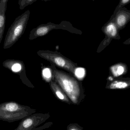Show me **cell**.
<instances>
[{
  "label": "cell",
  "instance_id": "cell-9",
  "mask_svg": "<svg viewBox=\"0 0 130 130\" xmlns=\"http://www.w3.org/2000/svg\"><path fill=\"white\" fill-rule=\"evenodd\" d=\"M115 20L120 31L124 29L130 21V10L125 7H123L117 13Z\"/></svg>",
  "mask_w": 130,
  "mask_h": 130
},
{
  "label": "cell",
  "instance_id": "cell-13",
  "mask_svg": "<svg viewBox=\"0 0 130 130\" xmlns=\"http://www.w3.org/2000/svg\"><path fill=\"white\" fill-rule=\"evenodd\" d=\"M55 26L53 25H43L38 27L31 31L29 39L32 40L37 37L44 36L47 34Z\"/></svg>",
  "mask_w": 130,
  "mask_h": 130
},
{
  "label": "cell",
  "instance_id": "cell-4",
  "mask_svg": "<svg viewBox=\"0 0 130 130\" xmlns=\"http://www.w3.org/2000/svg\"><path fill=\"white\" fill-rule=\"evenodd\" d=\"M38 55L42 58L51 62L59 67L64 69L74 74L76 69V65L63 56L48 51H39Z\"/></svg>",
  "mask_w": 130,
  "mask_h": 130
},
{
  "label": "cell",
  "instance_id": "cell-20",
  "mask_svg": "<svg viewBox=\"0 0 130 130\" xmlns=\"http://www.w3.org/2000/svg\"><path fill=\"white\" fill-rule=\"evenodd\" d=\"M123 44L125 45H130V38L127 39L126 41L123 42Z\"/></svg>",
  "mask_w": 130,
  "mask_h": 130
},
{
  "label": "cell",
  "instance_id": "cell-10",
  "mask_svg": "<svg viewBox=\"0 0 130 130\" xmlns=\"http://www.w3.org/2000/svg\"><path fill=\"white\" fill-rule=\"evenodd\" d=\"M128 66L126 63H118L109 68L110 76L107 79H112L126 75L128 72Z\"/></svg>",
  "mask_w": 130,
  "mask_h": 130
},
{
  "label": "cell",
  "instance_id": "cell-7",
  "mask_svg": "<svg viewBox=\"0 0 130 130\" xmlns=\"http://www.w3.org/2000/svg\"><path fill=\"white\" fill-rule=\"evenodd\" d=\"M102 31L106 36L104 41L105 46L109 45L113 39L119 40L121 39L120 31L115 24V18L110 19L103 27Z\"/></svg>",
  "mask_w": 130,
  "mask_h": 130
},
{
  "label": "cell",
  "instance_id": "cell-16",
  "mask_svg": "<svg viewBox=\"0 0 130 130\" xmlns=\"http://www.w3.org/2000/svg\"><path fill=\"white\" fill-rule=\"evenodd\" d=\"M34 1H35L30 0H19L18 4L20 5V9L23 10L25 7L32 4Z\"/></svg>",
  "mask_w": 130,
  "mask_h": 130
},
{
  "label": "cell",
  "instance_id": "cell-8",
  "mask_svg": "<svg viewBox=\"0 0 130 130\" xmlns=\"http://www.w3.org/2000/svg\"><path fill=\"white\" fill-rule=\"evenodd\" d=\"M106 89L110 90H125L130 88V78L122 76L107 80Z\"/></svg>",
  "mask_w": 130,
  "mask_h": 130
},
{
  "label": "cell",
  "instance_id": "cell-1",
  "mask_svg": "<svg viewBox=\"0 0 130 130\" xmlns=\"http://www.w3.org/2000/svg\"><path fill=\"white\" fill-rule=\"evenodd\" d=\"M53 71L56 82L64 92L72 104L79 105L85 97L82 83L64 72L57 69H53Z\"/></svg>",
  "mask_w": 130,
  "mask_h": 130
},
{
  "label": "cell",
  "instance_id": "cell-19",
  "mask_svg": "<svg viewBox=\"0 0 130 130\" xmlns=\"http://www.w3.org/2000/svg\"><path fill=\"white\" fill-rule=\"evenodd\" d=\"M53 124V122H48V123H46L44 125L41 126L39 127L34 128V129L29 130H43L49 128Z\"/></svg>",
  "mask_w": 130,
  "mask_h": 130
},
{
  "label": "cell",
  "instance_id": "cell-21",
  "mask_svg": "<svg viewBox=\"0 0 130 130\" xmlns=\"http://www.w3.org/2000/svg\"></svg>",
  "mask_w": 130,
  "mask_h": 130
},
{
  "label": "cell",
  "instance_id": "cell-18",
  "mask_svg": "<svg viewBox=\"0 0 130 130\" xmlns=\"http://www.w3.org/2000/svg\"><path fill=\"white\" fill-rule=\"evenodd\" d=\"M67 130H83V128L78 124L71 123L67 126Z\"/></svg>",
  "mask_w": 130,
  "mask_h": 130
},
{
  "label": "cell",
  "instance_id": "cell-6",
  "mask_svg": "<svg viewBox=\"0 0 130 130\" xmlns=\"http://www.w3.org/2000/svg\"><path fill=\"white\" fill-rule=\"evenodd\" d=\"M2 65L4 67L13 73L19 75L20 78L24 84L30 88H34V86L26 76L25 66L22 61L17 60L7 59L3 62Z\"/></svg>",
  "mask_w": 130,
  "mask_h": 130
},
{
  "label": "cell",
  "instance_id": "cell-11",
  "mask_svg": "<svg viewBox=\"0 0 130 130\" xmlns=\"http://www.w3.org/2000/svg\"><path fill=\"white\" fill-rule=\"evenodd\" d=\"M50 85L52 91L56 98L69 105L72 104V102L57 82L52 80L50 82Z\"/></svg>",
  "mask_w": 130,
  "mask_h": 130
},
{
  "label": "cell",
  "instance_id": "cell-17",
  "mask_svg": "<svg viewBox=\"0 0 130 130\" xmlns=\"http://www.w3.org/2000/svg\"><path fill=\"white\" fill-rule=\"evenodd\" d=\"M74 74L78 79H82L84 77L85 74V71L82 68H78L75 70Z\"/></svg>",
  "mask_w": 130,
  "mask_h": 130
},
{
  "label": "cell",
  "instance_id": "cell-12",
  "mask_svg": "<svg viewBox=\"0 0 130 130\" xmlns=\"http://www.w3.org/2000/svg\"><path fill=\"white\" fill-rule=\"evenodd\" d=\"M8 0H0V44L3 39L6 23V13Z\"/></svg>",
  "mask_w": 130,
  "mask_h": 130
},
{
  "label": "cell",
  "instance_id": "cell-15",
  "mask_svg": "<svg viewBox=\"0 0 130 130\" xmlns=\"http://www.w3.org/2000/svg\"><path fill=\"white\" fill-rule=\"evenodd\" d=\"M43 78L45 79V80H46V81L50 82L52 80V73L50 69L48 68H46L44 69L43 71Z\"/></svg>",
  "mask_w": 130,
  "mask_h": 130
},
{
  "label": "cell",
  "instance_id": "cell-3",
  "mask_svg": "<svg viewBox=\"0 0 130 130\" xmlns=\"http://www.w3.org/2000/svg\"><path fill=\"white\" fill-rule=\"evenodd\" d=\"M30 13L29 11L27 10L16 18L7 32L4 42V49L11 48L23 34Z\"/></svg>",
  "mask_w": 130,
  "mask_h": 130
},
{
  "label": "cell",
  "instance_id": "cell-2",
  "mask_svg": "<svg viewBox=\"0 0 130 130\" xmlns=\"http://www.w3.org/2000/svg\"><path fill=\"white\" fill-rule=\"evenodd\" d=\"M36 112L35 109L16 102H7L0 104V120L8 123L22 120Z\"/></svg>",
  "mask_w": 130,
  "mask_h": 130
},
{
  "label": "cell",
  "instance_id": "cell-5",
  "mask_svg": "<svg viewBox=\"0 0 130 130\" xmlns=\"http://www.w3.org/2000/svg\"><path fill=\"white\" fill-rule=\"evenodd\" d=\"M49 113H34L21 120L18 126L14 130H29L36 128L50 118Z\"/></svg>",
  "mask_w": 130,
  "mask_h": 130
},
{
  "label": "cell",
  "instance_id": "cell-14",
  "mask_svg": "<svg viewBox=\"0 0 130 130\" xmlns=\"http://www.w3.org/2000/svg\"><path fill=\"white\" fill-rule=\"evenodd\" d=\"M130 3V0H120L118 5L115 8V10L114 11L113 14L112 15L110 19H113V18H114L117 13L120 10L124 7L125 5H127Z\"/></svg>",
  "mask_w": 130,
  "mask_h": 130
}]
</instances>
